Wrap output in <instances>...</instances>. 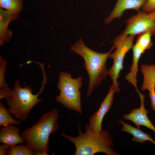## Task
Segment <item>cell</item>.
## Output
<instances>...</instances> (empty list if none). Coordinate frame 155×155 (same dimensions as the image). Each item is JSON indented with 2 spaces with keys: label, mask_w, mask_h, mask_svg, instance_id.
Here are the masks:
<instances>
[{
  "label": "cell",
  "mask_w": 155,
  "mask_h": 155,
  "mask_svg": "<svg viewBox=\"0 0 155 155\" xmlns=\"http://www.w3.org/2000/svg\"><path fill=\"white\" fill-rule=\"evenodd\" d=\"M23 0H0V7L11 13L18 14L22 11Z\"/></svg>",
  "instance_id": "9a60e30c"
},
{
  "label": "cell",
  "mask_w": 155,
  "mask_h": 155,
  "mask_svg": "<svg viewBox=\"0 0 155 155\" xmlns=\"http://www.w3.org/2000/svg\"><path fill=\"white\" fill-rule=\"evenodd\" d=\"M7 155H34V152L26 145L16 144L11 146Z\"/></svg>",
  "instance_id": "d6986e66"
},
{
  "label": "cell",
  "mask_w": 155,
  "mask_h": 155,
  "mask_svg": "<svg viewBox=\"0 0 155 155\" xmlns=\"http://www.w3.org/2000/svg\"><path fill=\"white\" fill-rule=\"evenodd\" d=\"M59 117L58 109L54 108L43 114L35 124L20 133L29 148L39 153L49 152V137L59 129Z\"/></svg>",
  "instance_id": "3957f363"
},
{
  "label": "cell",
  "mask_w": 155,
  "mask_h": 155,
  "mask_svg": "<svg viewBox=\"0 0 155 155\" xmlns=\"http://www.w3.org/2000/svg\"><path fill=\"white\" fill-rule=\"evenodd\" d=\"M125 29L122 33L126 35H133L150 32L155 35V22L147 13L142 11L130 18L127 21Z\"/></svg>",
  "instance_id": "52a82bcc"
},
{
  "label": "cell",
  "mask_w": 155,
  "mask_h": 155,
  "mask_svg": "<svg viewBox=\"0 0 155 155\" xmlns=\"http://www.w3.org/2000/svg\"><path fill=\"white\" fill-rule=\"evenodd\" d=\"M11 146L7 144H3L0 146V155H7Z\"/></svg>",
  "instance_id": "7402d4cb"
},
{
  "label": "cell",
  "mask_w": 155,
  "mask_h": 155,
  "mask_svg": "<svg viewBox=\"0 0 155 155\" xmlns=\"http://www.w3.org/2000/svg\"><path fill=\"white\" fill-rule=\"evenodd\" d=\"M122 124L121 131L131 134L133 137L131 140L136 142L144 143L146 141H150L154 144V141L150 135L145 133L138 128H135L129 124L125 123L121 119L117 122Z\"/></svg>",
  "instance_id": "4fadbf2b"
},
{
  "label": "cell",
  "mask_w": 155,
  "mask_h": 155,
  "mask_svg": "<svg viewBox=\"0 0 155 155\" xmlns=\"http://www.w3.org/2000/svg\"><path fill=\"white\" fill-rule=\"evenodd\" d=\"M132 48L133 51V62L130 68V72L126 76V79L134 86L137 91L138 90L136 85V76L138 70V64L139 59L143 53L136 44L133 46Z\"/></svg>",
  "instance_id": "5bb4252c"
},
{
  "label": "cell",
  "mask_w": 155,
  "mask_h": 155,
  "mask_svg": "<svg viewBox=\"0 0 155 155\" xmlns=\"http://www.w3.org/2000/svg\"><path fill=\"white\" fill-rule=\"evenodd\" d=\"M7 61L2 56L0 57V88L8 87L5 80V75L6 72Z\"/></svg>",
  "instance_id": "ffe728a7"
},
{
  "label": "cell",
  "mask_w": 155,
  "mask_h": 155,
  "mask_svg": "<svg viewBox=\"0 0 155 155\" xmlns=\"http://www.w3.org/2000/svg\"><path fill=\"white\" fill-rule=\"evenodd\" d=\"M152 35V34L150 32L139 34L135 44L141 49L143 53L152 46L151 40V37Z\"/></svg>",
  "instance_id": "ac0fdd59"
},
{
  "label": "cell",
  "mask_w": 155,
  "mask_h": 155,
  "mask_svg": "<svg viewBox=\"0 0 155 155\" xmlns=\"http://www.w3.org/2000/svg\"><path fill=\"white\" fill-rule=\"evenodd\" d=\"M18 14L12 13L0 8V45L3 46L5 42L9 41L12 32L8 29V26L11 22L17 19Z\"/></svg>",
  "instance_id": "8fae6325"
},
{
  "label": "cell",
  "mask_w": 155,
  "mask_h": 155,
  "mask_svg": "<svg viewBox=\"0 0 155 155\" xmlns=\"http://www.w3.org/2000/svg\"><path fill=\"white\" fill-rule=\"evenodd\" d=\"M85 133L81 131L79 124L77 136L61 134V136L74 144L75 150L74 155H93L100 152L107 155H119L114 150L113 138L107 130L102 129L100 131H95L90 129L87 124L85 125Z\"/></svg>",
  "instance_id": "6da1fadb"
},
{
  "label": "cell",
  "mask_w": 155,
  "mask_h": 155,
  "mask_svg": "<svg viewBox=\"0 0 155 155\" xmlns=\"http://www.w3.org/2000/svg\"><path fill=\"white\" fill-rule=\"evenodd\" d=\"M142 8V11L146 13L155 10V0H147Z\"/></svg>",
  "instance_id": "44dd1931"
},
{
  "label": "cell",
  "mask_w": 155,
  "mask_h": 155,
  "mask_svg": "<svg viewBox=\"0 0 155 155\" xmlns=\"http://www.w3.org/2000/svg\"><path fill=\"white\" fill-rule=\"evenodd\" d=\"M114 49L113 46L108 52L99 53L86 46L81 38L71 46L70 50L80 55L84 60V67L89 76L88 97L91 95L94 88L106 79L108 70L106 61Z\"/></svg>",
  "instance_id": "7a4b0ae2"
},
{
  "label": "cell",
  "mask_w": 155,
  "mask_h": 155,
  "mask_svg": "<svg viewBox=\"0 0 155 155\" xmlns=\"http://www.w3.org/2000/svg\"><path fill=\"white\" fill-rule=\"evenodd\" d=\"M154 144H155V142H154Z\"/></svg>",
  "instance_id": "484cf974"
},
{
  "label": "cell",
  "mask_w": 155,
  "mask_h": 155,
  "mask_svg": "<svg viewBox=\"0 0 155 155\" xmlns=\"http://www.w3.org/2000/svg\"><path fill=\"white\" fill-rule=\"evenodd\" d=\"M43 80L41 88L36 94H32V89L25 84L22 87L18 80L15 82L14 88L8 93L5 99L8 108L10 113L16 118L23 121H26L34 107L40 102L45 100L38 98L39 95L43 92L44 86L47 82V76L44 70H42Z\"/></svg>",
  "instance_id": "277c9868"
},
{
  "label": "cell",
  "mask_w": 155,
  "mask_h": 155,
  "mask_svg": "<svg viewBox=\"0 0 155 155\" xmlns=\"http://www.w3.org/2000/svg\"><path fill=\"white\" fill-rule=\"evenodd\" d=\"M34 155H48L47 153L46 152L39 153L36 152H34Z\"/></svg>",
  "instance_id": "d4e9b609"
},
{
  "label": "cell",
  "mask_w": 155,
  "mask_h": 155,
  "mask_svg": "<svg viewBox=\"0 0 155 155\" xmlns=\"http://www.w3.org/2000/svg\"><path fill=\"white\" fill-rule=\"evenodd\" d=\"M11 90V89L8 87L0 88V100L3 98H5Z\"/></svg>",
  "instance_id": "603a6c76"
},
{
  "label": "cell",
  "mask_w": 155,
  "mask_h": 155,
  "mask_svg": "<svg viewBox=\"0 0 155 155\" xmlns=\"http://www.w3.org/2000/svg\"><path fill=\"white\" fill-rule=\"evenodd\" d=\"M147 13L150 18L155 22V10Z\"/></svg>",
  "instance_id": "cb8c5ba5"
},
{
  "label": "cell",
  "mask_w": 155,
  "mask_h": 155,
  "mask_svg": "<svg viewBox=\"0 0 155 155\" xmlns=\"http://www.w3.org/2000/svg\"><path fill=\"white\" fill-rule=\"evenodd\" d=\"M20 131L19 128L13 125L3 126L0 130V142L10 146L23 143L25 141L19 134Z\"/></svg>",
  "instance_id": "7c38bea8"
},
{
  "label": "cell",
  "mask_w": 155,
  "mask_h": 155,
  "mask_svg": "<svg viewBox=\"0 0 155 155\" xmlns=\"http://www.w3.org/2000/svg\"><path fill=\"white\" fill-rule=\"evenodd\" d=\"M147 0H117L110 15L104 20L106 24H108L114 19L119 18L123 12L127 9L135 10L138 12L146 3Z\"/></svg>",
  "instance_id": "30bf717a"
},
{
  "label": "cell",
  "mask_w": 155,
  "mask_h": 155,
  "mask_svg": "<svg viewBox=\"0 0 155 155\" xmlns=\"http://www.w3.org/2000/svg\"><path fill=\"white\" fill-rule=\"evenodd\" d=\"M11 113L2 102H0V126L9 125H20L21 121L16 120L11 116Z\"/></svg>",
  "instance_id": "2e32d148"
},
{
  "label": "cell",
  "mask_w": 155,
  "mask_h": 155,
  "mask_svg": "<svg viewBox=\"0 0 155 155\" xmlns=\"http://www.w3.org/2000/svg\"><path fill=\"white\" fill-rule=\"evenodd\" d=\"M72 76L67 71H62L59 73L57 87L60 92L55 99L67 108L81 115L83 112L80 90L82 87L83 78L79 76L73 78Z\"/></svg>",
  "instance_id": "5b68a950"
},
{
  "label": "cell",
  "mask_w": 155,
  "mask_h": 155,
  "mask_svg": "<svg viewBox=\"0 0 155 155\" xmlns=\"http://www.w3.org/2000/svg\"><path fill=\"white\" fill-rule=\"evenodd\" d=\"M134 36L121 33L115 37L113 41V46L116 49L109 56L110 58L113 59V63L111 67L108 70L107 73L112 80V85L116 92L120 91L118 78L121 71L123 68V62L125 55L133 46Z\"/></svg>",
  "instance_id": "8992f818"
},
{
  "label": "cell",
  "mask_w": 155,
  "mask_h": 155,
  "mask_svg": "<svg viewBox=\"0 0 155 155\" xmlns=\"http://www.w3.org/2000/svg\"><path fill=\"white\" fill-rule=\"evenodd\" d=\"M140 100L141 104L138 108H134L130 111L128 114L123 115L125 120H129L134 123L136 127L140 128L141 125L146 127L155 132V127L148 119L147 114L148 112L144 107V100L145 96L138 90L137 91Z\"/></svg>",
  "instance_id": "9c48e42d"
},
{
  "label": "cell",
  "mask_w": 155,
  "mask_h": 155,
  "mask_svg": "<svg viewBox=\"0 0 155 155\" xmlns=\"http://www.w3.org/2000/svg\"><path fill=\"white\" fill-rule=\"evenodd\" d=\"M115 92L113 85H111L108 93L101 102L99 108L90 117L88 125L90 129L97 131L102 130V120L112 105L114 95Z\"/></svg>",
  "instance_id": "ba28073f"
},
{
  "label": "cell",
  "mask_w": 155,
  "mask_h": 155,
  "mask_svg": "<svg viewBox=\"0 0 155 155\" xmlns=\"http://www.w3.org/2000/svg\"><path fill=\"white\" fill-rule=\"evenodd\" d=\"M147 90L150 99L151 106L155 111V77L149 76L144 79L141 90Z\"/></svg>",
  "instance_id": "e0dca14e"
}]
</instances>
